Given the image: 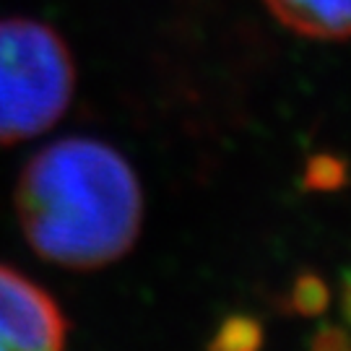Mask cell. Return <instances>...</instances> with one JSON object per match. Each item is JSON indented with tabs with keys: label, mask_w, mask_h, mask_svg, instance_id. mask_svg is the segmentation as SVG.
Returning a JSON list of instances; mask_svg holds the SVG:
<instances>
[{
	"label": "cell",
	"mask_w": 351,
	"mask_h": 351,
	"mask_svg": "<svg viewBox=\"0 0 351 351\" xmlns=\"http://www.w3.org/2000/svg\"><path fill=\"white\" fill-rule=\"evenodd\" d=\"M16 213L37 255L71 271H94L133 250L143 193L133 167L110 143L63 138L24 167Z\"/></svg>",
	"instance_id": "obj_1"
},
{
	"label": "cell",
	"mask_w": 351,
	"mask_h": 351,
	"mask_svg": "<svg viewBox=\"0 0 351 351\" xmlns=\"http://www.w3.org/2000/svg\"><path fill=\"white\" fill-rule=\"evenodd\" d=\"M75 68L52 26L34 19H0V143L50 130L71 107Z\"/></svg>",
	"instance_id": "obj_2"
},
{
	"label": "cell",
	"mask_w": 351,
	"mask_h": 351,
	"mask_svg": "<svg viewBox=\"0 0 351 351\" xmlns=\"http://www.w3.org/2000/svg\"><path fill=\"white\" fill-rule=\"evenodd\" d=\"M68 330V317L45 289L0 263V351L63 349Z\"/></svg>",
	"instance_id": "obj_3"
},
{
	"label": "cell",
	"mask_w": 351,
	"mask_h": 351,
	"mask_svg": "<svg viewBox=\"0 0 351 351\" xmlns=\"http://www.w3.org/2000/svg\"><path fill=\"white\" fill-rule=\"evenodd\" d=\"M281 26L307 39H351V0H263Z\"/></svg>",
	"instance_id": "obj_4"
},
{
	"label": "cell",
	"mask_w": 351,
	"mask_h": 351,
	"mask_svg": "<svg viewBox=\"0 0 351 351\" xmlns=\"http://www.w3.org/2000/svg\"><path fill=\"white\" fill-rule=\"evenodd\" d=\"M349 182V164L336 154H315L304 164L302 185L310 193H336Z\"/></svg>",
	"instance_id": "obj_5"
},
{
	"label": "cell",
	"mask_w": 351,
	"mask_h": 351,
	"mask_svg": "<svg viewBox=\"0 0 351 351\" xmlns=\"http://www.w3.org/2000/svg\"><path fill=\"white\" fill-rule=\"evenodd\" d=\"M263 326L250 315H232L219 326L216 336L208 341V349L224 351H252L263 346Z\"/></svg>",
	"instance_id": "obj_6"
},
{
	"label": "cell",
	"mask_w": 351,
	"mask_h": 351,
	"mask_svg": "<svg viewBox=\"0 0 351 351\" xmlns=\"http://www.w3.org/2000/svg\"><path fill=\"white\" fill-rule=\"evenodd\" d=\"M328 304H330V289L317 274L304 271L294 278L289 291V313L300 317H317L326 313Z\"/></svg>",
	"instance_id": "obj_7"
},
{
	"label": "cell",
	"mask_w": 351,
	"mask_h": 351,
	"mask_svg": "<svg viewBox=\"0 0 351 351\" xmlns=\"http://www.w3.org/2000/svg\"><path fill=\"white\" fill-rule=\"evenodd\" d=\"M310 346L317 351H341L351 349V330L343 326H323L317 328Z\"/></svg>",
	"instance_id": "obj_8"
},
{
	"label": "cell",
	"mask_w": 351,
	"mask_h": 351,
	"mask_svg": "<svg viewBox=\"0 0 351 351\" xmlns=\"http://www.w3.org/2000/svg\"><path fill=\"white\" fill-rule=\"evenodd\" d=\"M339 304H341V315H343V323H346L351 330V271H343V274H341Z\"/></svg>",
	"instance_id": "obj_9"
}]
</instances>
